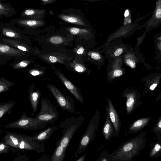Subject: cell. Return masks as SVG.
Returning <instances> with one entry per match:
<instances>
[{
    "mask_svg": "<svg viewBox=\"0 0 161 161\" xmlns=\"http://www.w3.org/2000/svg\"><path fill=\"white\" fill-rule=\"evenodd\" d=\"M122 71L119 69H116L114 71V75L115 77H118L122 74Z\"/></svg>",
    "mask_w": 161,
    "mask_h": 161,
    "instance_id": "36",
    "label": "cell"
},
{
    "mask_svg": "<svg viewBox=\"0 0 161 161\" xmlns=\"http://www.w3.org/2000/svg\"><path fill=\"white\" fill-rule=\"evenodd\" d=\"M3 17V16L0 13V18H2Z\"/></svg>",
    "mask_w": 161,
    "mask_h": 161,
    "instance_id": "45",
    "label": "cell"
},
{
    "mask_svg": "<svg viewBox=\"0 0 161 161\" xmlns=\"http://www.w3.org/2000/svg\"><path fill=\"white\" fill-rule=\"evenodd\" d=\"M151 117L140 118L132 123L128 127V133L133 134L141 131L151 120Z\"/></svg>",
    "mask_w": 161,
    "mask_h": 161,
    "instance_id": "13",
    "label": "cell"
},
{
    "mask_svg": "<svg viewBox=\"0 0 161 161\" xmlns=\"http://www.w3.org/2000/svg\"><path fill=\"white\" fill-rule=\"evenodd\" d=\"M129 15V12L128 10H126L124 16L125 17H127Z\"/></svg>",
    "mask_w": 161,
    "mask_h": 161,
    "instance_id": "44",
    "label": "cell"
},
{
    "mask_svg": "<svg viewBox=\"0 0 161 161\" xmlns=\"http://www.w3.org/2000/svg\"><path fill=\"white\" fill-rule=\"evenodd\" d=\"M47 87L63 111L67 110L69 112L74 113L75 107L72 98L68 96L65 97L58 88L52 85L48 84Z\"/></svg>",
    "mask_w": 161,
    "mask_h": 161,
    "instance_id": "7",
    "label": "cell"
},
{
    "mask_svg": "<svg viewBox=\"0 0 161 161\" xmlns=\"http://www.w3.org/2000/svg\"><path fill=\"white\" fill-rule=\"evenodd\" d=\"M30 62L28 61L24 60L16 64L14 66V68L15 69H19L25 67L29 64Z\"/></svg>",
    "mask_w": 161,
    "mask_h": 161,
    "instance_id": "30",
    "label": "cell"
},
{
    "mask_svg": "<svg viewBox=\"0 0 161 161\" xmlns=\"http://www.w3.org/2000/svg\"><path fill=\"white\" fill-rule=\"evenodd\" d=\"M123 97L127 98L125 103V109L128 115L131 114L137 107L142 104L140 97L136 93L133 92L125 93L123 94Z\"/></svg>",
    "mask_w": 161,
    "mask_h": 161,
    "instance_id": "8",
    "label": "cell"
},
{
    "mask_svg": "<svg viewBox=\"0 0 161 161\" xmlns=\"http://www.w3.org/2000/svg\"><path fill=\"white\" fill-rule=\"evenodd\" d=\"M84 119V117L80 115L71 116L61 121L59 126L63 129L62 135L56 144H60L67 149L73 136L82 125Z\"/></svg>",
    "mask_w": 161,
    "mask_h": 161,
    "instance_id": "2",
    "label": "cell"
},
{
    "mask_svg": "<svg viewBox=\"0 0 161 161\" xmlns=\"http://www.w3.org/2000/svg\"><path fill=\"white\" fill-rule=\"evenodd\" d=\"M108 105H105L106 110L109 114L111 120L118 135L120 134L122 124L117 111L111 100L107 99Z\"/></svg>",
    "mask_w": 161,
    "mask_h": 161,
    "instance_id": "9",
    "label": "cell"
},
{
    "mask_svg": "<svg viewBox=\"0 0 161 161\" xmlns=\"http://www.w3.org/2000/svg\"><path fill=\"white\" fill-rule=\"evenodd\" d=\"M11 81L3 78L0 79V93L8 91L12 86Z\"/></svg>",
    "mask_w": 161,
    "mask_h": 161,
    "instance_id": "26",
    "label": "cell"
},
{
    "mask_svg": "<svg viewBox=\"0 0 161 161\" xmlns=\"http://www.w3.org/2000/svg\"><path fill=\"white\" fill-rule=\"evenodd\" d=\"M0 54L2 55L21 56L25 55L22 51L0 42Z\"/></svg>",
    "mask_w": 161,
    "mask_h": 161,
    "instance_id": "17",
    "label": "cell"
},
{
    "mask_svg": "<svg viewBox=\"0 0 161 161\" xmlns=\"http://www.w3.org/2000/svg\"><path fill=\"white\" fill-rule=\"evenodd\" d=\"M58 16L59 18L66 22L80 26L86 25V23L83 18L79 15L73 14H58Z\"/></svg>",
    "mask_w": 161,
    "mask_h": 161,
    "instance_id": "16",
    "label": "cell"
},
{
    "mask_svg": "<svg viewBox=\"0 0 161 161\" xmlns=\"http://www.w3.org/2000/svg\"><path fill=\"white\" fill-rule=\"evenodd\" d=\"M15 104V102L14 101L0 103V119L8 111H10Z\"/></svg>",
    "mask_w": 161,
    "mask_h": 161,
    "instance_id": "24",
    "label": "cell"
},
{
    "mask_svg": "<svg viewBox=\"0 0 161 161\" xmlns=\"http://www.w3.org/2000/svg\"><path fill=\"white\" fill-rule=\"evenodd\" d=\"M3 42L4 43L14 47L22 51H28L29 50L27 47L18 41L10 39H4L3 40Z\"/></svg>",
    "mask_w": 161,
    "mask_h": 161,
    "instance_id": "23",
    "label": "cell"
},
{
    "mask_svg": "<svg viewBox=\"0 0 161 161\" xmlns=\"http://www.w3.org/2000/svg\"></svg>",
    "mask_w": 161,
    "mask_h": 161,
    "instance_id": "46",
    "label": "cell"
},
{
    "mask_svg": "<svg viewBox=\"0 0 161 161\" xmlns=\"http://www.w3.org/2000/svg\"><path fill=\"white\" fill-rule=\"evenodd\" d=\"M153 131L157 136V139L161 141V116L158 118L155 125L154 126Z\"/></svg>",
    "mask_w": 161,
    "mask_h": 161,
    "instance_id": "25",
    "label": "cell"
},
{
    "mask_svg": "<svg viewBox=\"0 0 161 161\" xmlns=\"http://www.w3.org/2000/svg\"><path fill=\"white\" fill-rule=\"evenodd\" d=\"M86 157V155H84L76 160V161H83Z\"/></svg>",
    "mask_w": 161,
    "mask_h": 161,
    "instance_id": "43",
    "label": "cell"
},
{
    "mask_svg": "<svg viewBox=\"0 0 161 161\" xmlns=\"http://www.w3.org/2000/svg\"><path fill=\"white\" fill-rule=\"evenodd\" d=\"M91 57L93 59L95 60H99L101 58V56L97 53L93 52L91 54Z\"/></svg>",
    "mask_w": 161,
    "mask_h": 161,
    "instance_id": "33",
    "label": "cell"
},
{
    "mask_svg": "<svg viewBox=\"0 0 161 161\" xmlns=\"http://www.w3.org/2000/svg\"><path fill=\"white\" fill-rule=\"evenodd\" d=\"M58 117L56 107L47 98H42L40 111L35 118L39 121L53 125Z\"/></svg>",
    "mask_w": 161,
    "mask_h": 161,
    "instance_id": "5",
    "label": "cell"
},
{
    "mask_svg": "<svg viewBox=\"0 0 161 161\" xmlns=\"http://www.w3.org/2000/svg\"><path fill=\"white\" fill-rule=\"evenodd\" d=\"M74 67L75 71L78 72H83L86 70L85 67L80 64H75Z\"/></svg>",
    "mask_w": 161,
    "mask_h": 161,
    "instance_id": "32",
    "label": "cell"
},
{
    "mask_svg": "<svg viewBox=\"0 0 161 161\" xmlns=\"http://www.w3.org/2000/svg\"><path fill=\"white\" fill-rule=\"evenodd\" d=\"M0 26L2 27V32L3 35L14 38H20L21 37V34L10 27L9 25L2 24H0Z\"/></svg>",
    "mask_w": 161,
    "mask_h": 161,
    "instance_id": "19",
    "label": "cell"
},
{
    "mask_svg": "<svg viewBox=\"0 0 161 161\" xmlns=\"http://www.w3.org/2000/svg\"><path fill=\"white\" fill-rule=\"evenodd\" d=\"M46 9H37L27 8L24 9L20 14V17L31 19H39L46 14Z\"/></svg>",
    "mask_w": 161,
    "mask_h": 161,
    "instance_id": "15",
    "label": "cell"
},
{
    "mask_svg": "<svg viewBox=\"0 0 161 161\" xmlns=\"http://www.w3.org/2000/svg\"><path fill=\"white\" fill-rule=\"evenodd\" d=\"M58 129L56 125L49 127L32 136L33 140L40 142H44L49 139L53 133Z\"/></svg>",
    "mask_w": 161,
    "mask_h": 161,
    "instance_id": "14",
    "label": "cell"
},
{
    "mask_svg": "<svg viewBox=\"0 0 161 161\" xmlns=\"http://www.w3.org/2000/svg\"><path fill=\"white\" fill-rule=\"evenodd\" d=\"M106 116V119L103 127L102 133L105 139L108 140L113 137L118 136L119 135L114 126L107 111Z\"/></svg>",
    "mask_w": 161,
    "mask_h": 161,
    "instance_id": "12",
    "label": "cell"
},
{
    "mask_svg": "<svg viewBox=\"0 0 161 161\" xmlns=\"http://www.w3.org/2000/svg\"><path fill=\"white\" fill-rule=\"evenodd\" d=\"M66 149L60 144H56V148L52 155L49 158V161H62L65 157Z\"/></svg>",
    "mask_w": 161,
    "mask_h": 161,
    "instance_id": "18",
    "label": "cell"
},
{
    "mask_svg": "<svg viewBox=\"0 0 161 161\" xmlns=\"http://www.w3.org/2000/svg\"><path fill=\"white\" fill-rule=\"evenodd\" d=\"M49 60L51 63H54L57 62V58L53 56H50L49 57Z\"/></svg>",
    "mask_w": 161,
    "mask_h": 161,
    "instance_id": "39",
    "label": "cell"
},
{
    "mask_svg": "<svg viewBox=\"0 0 161 161\" xmlns=\"http://www.w3.org/2000/svg\"><path fill=\"white\" fill-rule=\"evenodd\" d=\"M43 4H50L56 1L57 0H41Z\"/></svg>",
    "mask_w": 161,
    "mask_h": 161,
    "instance_id": "38",
    "label": "cell"
},
{
    "mask_svg": "<svg viewBox=\"0 0 161 161\" xmlns=\"http://www.w3.org/2000/svg\"><path fill=\"white\" fill-rule=\"evenodd\" d=\"M12 23L27 28H36L44 25L45 21L42 19H31L20 18L11 19Z\"/></svg>",
    "mask_w": 161,
    "mask_h": 161,
    "instance_id": "10",
    "label": "cell"
},
{
    "mask_svg": "<svg viewBox=\"0 0 161 161\" xmlns=\"http://www.w3.org/2000/svg\"><path fill=\"white\" fill-rule=\"evenodd\" d=\"M50 41L53 44H59L63 42V39L59 36H55L51 37L50 38Z\"/></svg>",
    "mask_w": 161,
    "mask_h": 161,
    "instance_id": "31",
    "label": "cell"
},
{
    "mask_svg": "<svg viewBox=\"0 0 161 161\" xmlns=\"http://www.w3.org/2000/svg\"><path fill=\"white\" fill-rule=\"evenodd\" d=\"M156 17L158 18H160L161 17V9L160 8H158L156 13Z\"/></svg>",
    "mask_w": 161,
    "mask_h": 161,
    "instance_id": "40",
    "label": "cell"
},
{
    "mask_svg": "<svg viewBox=\"0 0 161 161\" xmlns=\"http://www.w3.org/2000/svg\"><path fill=\"white\" fill-rule=\"evenodd\" d=\"M100 118V113L99 110L97 109L90 120L87 129L81 137L78 149L73 156V158L75 159L79 157L93 141L97 136L96 132L98 130Z\"/></svg>",
    "mask_w": 161,
    "mask_h": 161,
    "instance_id": "3",
    "label": "cell"
},
{
    "mask_svg": "<svg viewBox=\"0 0 161 161\" xmlns=\"http://www.w3.org/2000/svg\"><path fill=\"white\" fill-rule=\"evenodd\" d=\"M47 123L37 120L35 118L31 117L23 113L18 120L3 126L6 128H18L36 131L44 128Z\"/></svg>",
    "mask_w": 161,
    "mask_h": 161,
    "instance_id": "4",
    "label": "cell"
},
{
    "mask_svg": "<svg viewBox=\"0 0 161 161\" xmlns=\"http://www.w3.org/2000/svg\"><path fill=\"white\" fill-rule=\"evenodd\" d=\"M111 154L108 153L106 151H103L100 154V156L97 161H112Z\"/></svg>",
    "mask_w": 161,
    "mask_h": 161,
    "instance_id": "27",
    "label": "cell"
},
{
    "mask_svg": "<svg viewBox=\"0 0 161 161\" xmlns=\"http://www.w3.org/2000/svg\"><path fill=\"white\" fill-rule=\"evenodd\" d=\"M84 51V48L82 47H79L76 51V53L78 54H82Z\"/></svg>",
    "mask_w": 161,
    "mask_h": 161,
    "instance_id": "41",
    "label": "cell"
},
{
    "mask_svg": "<svg viewBox=\"0 0 161 161\" xmlns=\"http://www.w3.org/2000/svg\"><path fill=\"white\" fill-rule=\"evenodd\" d=\"M39 91H31L29 94V99L34 113L36 112L40 97Z\"/></svg>",
    "mask_w": 161,
    "mask_h": 161,
    "instance_id": "20",
    "label": "cell"
},
{
    "mask_svg": "<svg viewBox=\"0 0 161 161\" xmlns=\"http://www.w3.org/2000/svg\"><path fill=\"white\" fill-rule=\"evenodd\" d=\"M15 13V9L10 5L0 2V13L3 16L10 17Z\"/></svg>",
    "mask_w": 161,
    "mask_h": 161,
    "instance_id": "22",
    "label": "cell"
},
{
    "mask_svg": "<svg viewBox=\"0 0 161 161\" xmlns=\"http://www.w3.org/2000/svg\"><path fill=\"white\" fill-rule=\"evenodd\" d=\"M70 32L73 35L82 34L87 32V30L77 27H71L69 29Z\"/></svg>",
    "mask_w": 161,
    "mask_h": 161,
    "instance_id": "28",
    "label": "cell"
},
{
    "mask_svg": "<svg viewBox=\"0 0 161 161\" xmlns=\"http://www.w3.org/2000/svg\"><path fill=\"white\" fill-rule=\"evenodd\" d=\"M151 150L149 153V156L152 158H157L161 155V141L158 140L150 144Z\"/></svg>",
    "mask_w": 161,
    "mask_h": 161,
    "instance_id": "21",
    "label": "cell"
},
{
    "mask_svg": "<svg viewBox=\"0 0 161 161\" xmlns=\"http://www.w3.org/2000/svg\"><path fill=\"white\" fill-rule=\"evenodd\" d=\"M146 132L142 131L137 136L122 143L111 154L113 161H132L146 146Z\"/></svg>",
    "mask_w": 161,
    "mask_h": 161,
    "instance_id": "1",
    "label": "cell"
},
{
    "mask_svg": "<svg viewBox=\"0 0 161 161\" xmlns=\"http://www.w3.org/2000/svg\"><path fill=\"white\" fill-rule=\"evenodd\" d=\"M59 77L71 93L81 103H84L83 98L80 91L61 72H57Z\"/></svg>",
    "mask_w": 161,
    "mask_h": 161,
    "instance_id": "11",
    "label": "cell"
},
{
    "mask_svg": "<svg viewBox=\"0 0 161 161\" xmlns=\"http://www.w3.org/2000/svg\"><path fill=\"white\" fill-rule=\"evenodd\" d=\"M13 147L23 151L34 150L39 153H43L45 152L44 142L33 141L32 136L19 133L17 134Z\"/></svg>",
    "mask_w": 161,
    "mask_h": 161,
    "instance_id": "6",
    "label": "cell"
},
{
    "mask_svg": "<svg viewBox=\"0 0 161 161\" xmlns=\"http://www.w3.org/2000/svg\"><path fill=\"white\" fill-rule=\"evenodd\" d=\"M10 146L3 140L0 142V155L2 153H9Z\"/></svg>",
    "mask_w": 161,
    "mask_h": 161,
    "instance_id": "29",
    "label": "cell"
},
{
    "mask_svg": "<svg viewBox=\"0 0 161 161\" xmlns=\"http://www.w3.org/2000/svg\"><path fill=\"white\" fill-rule=\"evenodd\" d=\"M126 62L127 63L131 68H134L136 67L135 63L131 59H127L126 61Z\"/></svg>",
    "mask_w": 161,
    "mask_h": 161,
    "instance_id": "34",
    "label": "cell"
},
{
    "mask_svg": "<svg viewBox=\"0 0 161 161\" xmlns=\"http://www.w3.org/2000/svg\"><path fill=\"white\" fill-rule=\"evenodd\" d=\"M29 73L33 76H36L40 75L41 72L36 70H32L29 71Z\"/></svg>",
    "mask_w": 161,
    "mask_h": 161,
    "instance_id": "35",
    "label": "cell"
},
{
    "mask_svg": "<svg viewBox=\"0 0 161 161\" xmlns=\"http://www.w3.org/2000/svg\"><path fill=\"white\" fill-rule=\"evenodd\" d=\"M123 51V50L122 48H119L115 51L114 54L116 56H118L122 53Z\"/></svg>",
    "mask_w": 161,
    "mask_h": 161,
    "instance_id": "37",
    "label": "cell"
},
{
    "mask_svg": "<svg viewBox=\"0 0 161 161\" xmlns=\"http://www.w3.org/2000/svg\"><path fill=\"white\" fill-rule=\"evenodd\" d=\"M157 83H154L150 87L149 89L152 91L155 88L157 87Z\"/></svg>",
    "mask_w": 161,
    "mask_h": 161,
    "instance_id": "42",
    "label": "cell"
}]
</instances>
